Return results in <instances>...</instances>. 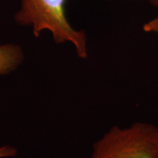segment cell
<instances>
[{"instance_id": "1", "label": "cell", "mask_w": 158, "mask_h": 158, "mask_svg": "<svg viewBox=\"0 0 158 158\" xmlns=\"http://www.w3.org/2000/svg\"><path fill=\"white\" fill-rule=\"evenodd\" d=\"M67 0H21L14 15L17 25L32 28L38 38L43 32H49L56 44L70 43L77 56L88 57L87 36L84 30H77L69 21L65 5Z\"/></svg>"}, {"instance_id": "2", "label": "cell", "mask_w": 158, "mask_h": 158, "mask_svg": "<svg viewBox=\"0 0 158 158\" xmlns=\"http://www.w3.org/2000/svg\"><path fill=\"white\" fill-rule=\"evenodd\" d=\"M90 158H158V127L141 121L113 126L92 144Z\"/></svg>"}, {"instance_id": "3", "label": "cell", "mask_w": 158, "mask_h": 158, "mask_svg": "<svg viewBox=\"0 0 158 158\" xmlns=\"http://www.w3.org/2000/svg\"><path fill=\"white\" fill-rule=\"evenodd\" d=\"M22 48L14 43L0 44V76H6L15 71L24 62Z\"/></svg>"}, {"instance_id": "4", "label": "cell", "mask_w": 158, "mask_h": 158, "mask_svg": "<svg viewBox=\"0 0 158 158\" xmlns=\"http://www.w3.org/2000/svg\"><path fill=\"white\" fill-rule=\"evenodd\" d=\"M143 31L148 34L158 35V17L154 18L143 25Z\"/></svg>"}, {"instance_id": "5", "label": "cell", "mask_w": 158, "mask_h": 158, "mask_svg": "<svg viewBox=\"0 0 158 158\" xmlns=\"http://www.w3.org/2000/svg\"><path fill=\"white\" fill-rule=\"evenodd\" d=\"M18 154V150L16 148L5 145L0 147V158H10L16 156Z\"/></svg>"}, {"instance_id": "6", "label": "cell", "mask_w": 158, "mask_h": 158, "mask_svg": "<svg viewBox=\"0 0 158 158\" xmlns=\"http://www.w3.org/2000/svg\"><path fill=\"white\" fill-rule=\"evenodd\" d=\"M148 2H149L153 6L158 8V0H148Z\"/></svg>"}]
</instances>
